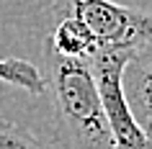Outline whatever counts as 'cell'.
<instances>
[{"mask_svg":"<svg viewBox=\"0 0 152 149\" xmlns=\"http://www.w3.org/2000/svg\"><path fill=\"white\" fill-rule=\"evenodd\" d=\"M41 72L67 149H113V134L98 95L90 59L62 57L44 41Z\"/></svg>","mask_w":152,"mask_h":149,"instance_id":"obj_1","label":"cell"},{"mask_svg":"<svg viewBox=\"0 0 152 149\" xmlns=\"http://www.w3.org/2000/svg\"><path fill=\"white\" fill-rule=\"evenodd\" d=\"M52 16H72L85 23L98 49H134L152 36V13L113 0H52Z\"/></svg>","mask_w":152,"mask_h":149,"instance_id":"obj_2","label":"cell"},{"mask_svg":"<svg viewBox=\"0 0 152 149\" xmlns=\"http://www.w3.org/2000/svg\"><path fill=\"white\" fill-rule=\"evenodd\" d=\"M129 54L132 49H98L90 57V67H93L98 95L113 134V149H150V134L134 118L121 85Z\"/></svg>","mask_w":152,"mask_h":149,"instance_id":"obj_3","label":"cell"},{"mask_svg":"<svg viewBox=\"0 0 152 149\" xmlns=\"http://www.w3.org/2000/svg\"><path fill=\"white\" fill-rule=\"evenodd\" d=\"M121 85L134 118L147 134H152V36L132 49L124 64Z\"/></svg>","mask_w":152,"mask_h":149,"instance_id":"obj_4","label":"cell"},{"mask_svg":"<svg viewBox=\"0 0 152 149\" xmlns=\"http://www.w3.org/2000/svg\"><path fill=\"white\" fill-rule=\"evenodd\" d=\"M47 44L62 57H72V59H90L98 52L96 36L85 28V23H80L72 16L57 18L47 36Z\"/></svg>","mask_w":152,"mask_h":149,"instance_id":"obj_5","label":"cell"},{"mask_svg":"<svg viewBox=\"0 0 152 149\" xmlns=\"http://www.w3.org/2000/svg\"><path fill=\"white\" fill-rule=\"evenodd\" d=\"M0 80L8 82V85H16L21 90L31 95H41L47 93V85H44V72L36 67V64L26 62V59H0Z\"/></svg>","mask_w":152,"mask_h":149,"instance_id":"obj_6","label":"cell"},{"mask_svg":"<svg viewBox=\"0 0 152 149\" xmlns=\"http://www.w3.org/2000/svg\"><path fill=\"white\" fill-rule=\"evenodd\" d=\"M0 149H54L44 139L10 124H0Z\"/></svg>","mask_w":152,"mask_h":149,"instance_id":"obj_7","label":"cell"},{"mask_svg":"<svg viewBox=\"0 0 152 149\" xmlns=\"http://www.w3.org/2000/svg\"><path fill=\"white\" fill-rule=\"evenodd\" d=\"M150 149H152V134H150Z\"/></svg>","mask_w":152,"mask_h":149,"instance_id":"obj_8","label":"cell"}]
</instances>
